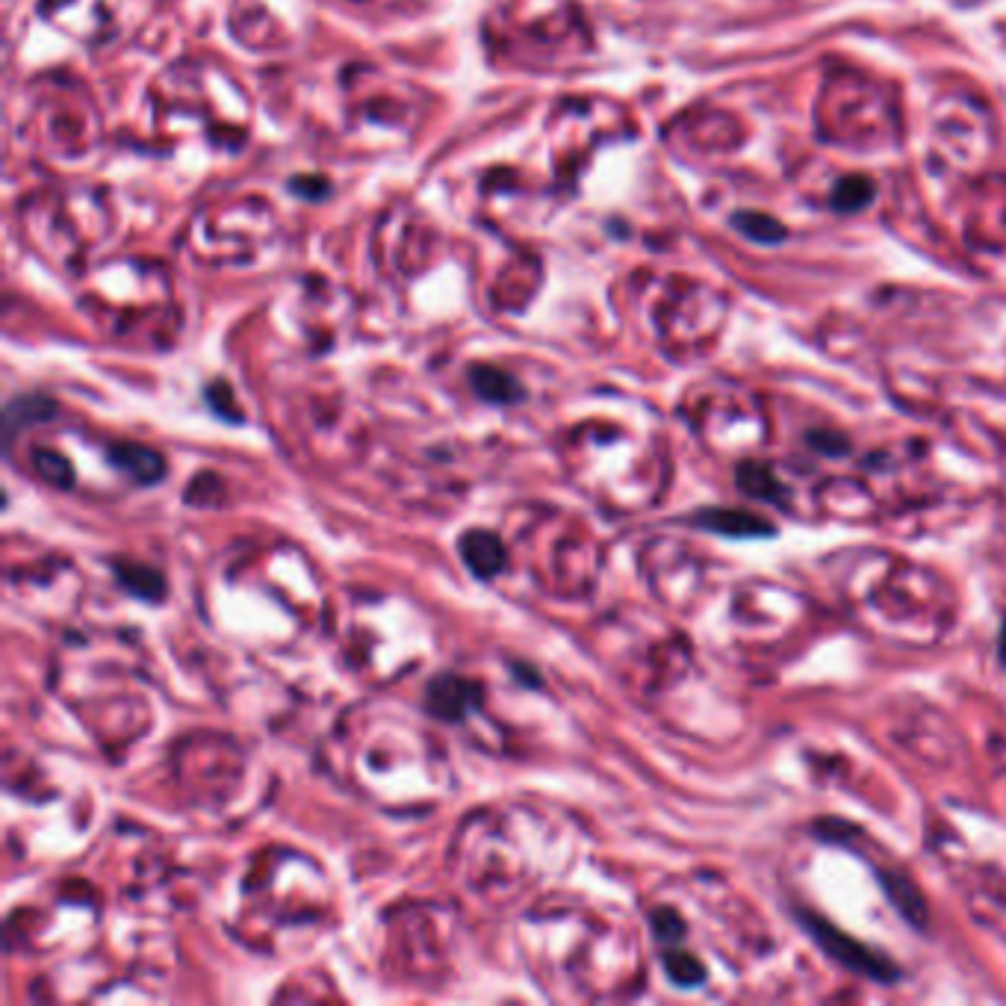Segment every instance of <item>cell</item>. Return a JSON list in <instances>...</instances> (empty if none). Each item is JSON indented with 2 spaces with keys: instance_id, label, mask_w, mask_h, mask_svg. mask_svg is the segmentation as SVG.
Masks as SVG:
<instances>
[{
  "instance_id": "cell-1",
  "label": "cell",
  "mask_w": 1006,
  "mask_h": 1006,
  "mask_svg": "<svg viewBox=\"0 0 1006 1006\" xmlns=\"http://www.w3.org/2000/svg\"><path fill=\"white\" fill-rule=\"evenodd\" d=\"M803 924L809 927L811 939L818 941L820 948L830 953L832 960L841 962L844 969L856 971V974H865V977L871 980H885V983L897 977V969L885 960V957H880V953H874L871 948H865L862 941H853L848 932L836 930L832 924H827L823 918H818V915H803Z\"/></svg>"
},
{
  "instance_id": "cell-2",
  "label": "cell",
  "mask_w": 1006,
  "mask_h": 1006,
  "mask_svg": "<svg viewBox=\"0 0 1006 1006\" xmlns=\"http://www.w3.org/2000/svg\"><path fill=\"white\" fill-rule=\"evenodd\" d=\"M478 688L476 682L461 679V676H452V673H443L438 679L429 685V708L431 715H438L443 720H461L469 715V708L478 703Z\"/></svg>"
},
{
  "instance_id": "cell-3",
  "label": "cell",
  "mask_w": 1006,
  "mask_h": 1006,
  "mask_svg": "<svg viewBox=\"0 0 1006 1006\" xmlns=\"http://www.w3.org/2000/svg\"><path fill=\"white\" fill-rule=\"evenodd\" d=\"M461 555H464L466 567L478 578H490L505 570V546L490 531H466L461 541Z\"/></svg>"
},
{
  "instance_id": "cell-4",
  "label": "cell",
  "mask_w": 1006,
  "mask_h": 1006,
  "mask_svg": "<svg viewBox=\"0 0 1006 1006\" xmlns=\"http://www.w3.org/2000/svg\"><path fill=\"white\" fill-rule=\"evenodd\" d=\"M110 461L115 466H122L124 473H131L136 482L142 485H151V482H157L163 476V457L154 452V449L136 446V443H119V446H110Z\"/></svg>"
},
{
  "instance_id": "cell-5",
  "label": "cell",
  "mask_w": 1006,
  "mask_h": 1006,
  "mask_svg": "<svg viewBox=\"0 0 1006 1006\" xmlns=\"http://www.w3.org/2000/svg\"><path fill=\"white\" fill-rule=\"evenodd\" d=\"M699 522L708 526V529L720 531V534H732V538H762V534H771V531H774V526L767 520H762V517L732 511V508L703 513Z\"/></svg>"
},
{
  "instance_id": "cell-6",
  "label": "cell",
  "mask_w": 1006,
  "mask_h": 1006,
  "mask_svg": "<svg viewBox=\"0 0 1006 1006\" xmlns=\"http://www.w3.org/2000/svg\"><path fill=\"white\" fill-rule=\"evenodd\" d=\"M469 378H473V387H476L478 396L487 401H496V405H511V401H517L522 396L520 384L513 382L508 373H502V369H494V366H476L469 373Z\"/></svg>"
},
{
  "instance_id": "cell-7",
  "label": "cell",
  "mask_w": 1006,
  "mask_h": 1006,
  "mask_svg": "<svg viewBox=\"0 0 1006 1006\" xmlns=\"http://www.w3.org/2000/svg\"><path fill=\"white\" fill-rule=\"evenodd\" d=\"M738 485L750 496H759V499H767V502H783V485L776 482L771 466L750 461V464L738 469Z\"/></svg>"
},
{
  "instance_id": "cell-8",
  "label": "cell",
  "mask_w": 1006,
  "mask_h": 1006,
  "mask_svg": "<svg viewBox=\"0 0 1006 1006\" xmlns=\"http://www.w3.org/2000/svg\"><path fill=\"white\" fill-rule=\"evenodd\" d=\"M115 573H119V582H122L131 594H136V597H142V599L163 597V578H159L157 570L136 567V564H119Z\"/></svg>"
},
{
  "instance_id": "cell-9",
  "label": "cell",
  "mask_w": 1006,
  "mask_h": 1006,
  "mask_svg": "<svg viewBox=\"0 0 1006 1006\" xmlns=\"http://www.w3.org/2000/svg\"><path fill=\"white\" fill-rule=\"evenodd\" d=\"M664 969H667L673 983H679V986H697L699 980L706 977V969H703L690 953L682 951L667 953V957H664Z\"/></svg>"
},
{
  "instance_id": "cell-10",
  "label": "cell",
  "mask_w": 1006,
  "mask_h": 1006,
  "mask_svg": "<svg viewBox=\"0 0 1006 1006\" xmlns=\"http://www.w3.org/2000/svg\"><path fill=\"white\" fill-rule=\"evenodd\" d=\"M36 473L45 478L47 485L54 487H68L71 485V464H68L66 457L56 455V452H36Z\"/></svg>"
},
{
  "instance_id": "cell-11",
  "label": "cell",
  "mask_w": 1006,
  "mask_h": 1006,
  "mask_svg": "<svg viewBox=\"0 0 1006 1006\" xmlns=\"http://www.w3.org/2000/svg\"><path fill=\"white\" fill-rule=\"evenodd\" d=\"M653 927H655V932H659V939H664V941L682 939L679 915H673L671 909H659V913L653 915Z\"/></svg>"
},
{
  "instance_id": "cell-12",
  "label": "cell",
  "mask_w": 1006,
  "mask_h": 1006,
  "mask_svg": "<svg viewBox=\"0 0 1006 1006\" xmlns=\"http://www.w3.org/2000/svg\"><path fill=\"white\" fill-rule=\"evenodd\" d=\"M1001 653H1004V662H1006V629H1004V638H1001Z\"/></svg>"
}]
</instances>
